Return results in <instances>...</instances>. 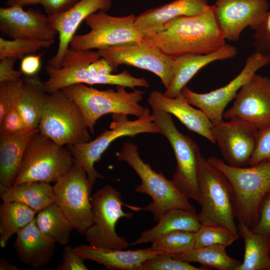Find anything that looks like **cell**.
I'll list each match as a JSON object with an SVG mask.
<instances>
[{
	"mask_svg": "<svg viewBox=\"0 0 270 270\" xmlns=\"http://www.w3.org/2000/svg\"><path fill=\"white\" fill-rule=\"evenodd\" d=\"M38 228L60 244H67L74 226L54 203L38 212L35 218Z\"/></svg>",
	"mask_w": 270,
	"mask_h": 270,
	"instance_id": "obj_32",
	"label": "cell"
},
{
	"mask_svg": "<svg viewBox=\"0 0 270 270\" xmlns=\"http://www.w3.org/2000/svg\"><path fill=\"white\" fill-rule=\"evenodd\" d=\"M92 187L85 171L74 164L53 186L54 202L82 236L93 223Z\"/></svg>",
	"mask_w": 270,
	"mask_h": 270,
	"instance_id": "obj_13",
	"label": "cell"
},
{
	"mask_svg": "<svg viewBox=\"0 0 270 270\" xmlns=\"http://www.w3.org/2000/svg\"><path fill=\"white\" fill-rule=\"evenodd\" d=\"M0 30L12 39L50 40L58 34L48 15L20 6L0 8Z\"/></svg>",
	"mask_w": 270,
	"mask_h": 270,
	"instance_id": "obj_19",
	"label": "cell"
},
{
	"mask_svg": "<svg viewBox=\"0 0 270 270\" xmlns=\"http://www.w3.org/2000/svg\"><path fill=\"white\" fill-rule=\"evenodd\" d=\"M125 86H118L116 90H100L84 84L67 86L62 90L78 106L85 123L92 134L101 116L108 114H121L140 118L149 110L140 104L144 92L134 90L128 92Z\"/></svg>",
	"mask_w": 270,
	"mask_h": 270,
	"instance_id": "obj_3",
	"label": "cell"
},
{
	"mask_svg": "<svg viewBox=\"0 0 270 270\" xmlns=\"http://www.w3.org/2000/svg\"><path fill=\"white\" fill-rule=\"evenodd\" d=\"M223 118L248 123L258 130L270 124V78L254 74L240 89Z\"/></svg>",
	"mask_w": 270,
	"mask_h": 270,
	"instance_id": "obj_16",
	"label": "cell"
},
{
	"mask_svg": "<svg viewBox=\"0 0 270 270\" xmlns=\"http://www.w3.org/2000/svg\"><path fill=\"white\" fill-rule=\"evenodd\" d=\"M112 4V0H80L66 12L48 16L53 27L58 32L59 42L57 52L48 60L47 66L60 68L80 24L93 13L110 10Z\"/></svg>",
	"mask_w": 270,
	"mask_h": 270,
	"instance_id": "obj_20",
	"label": "cell"
},
{
	"mask_svg": "<svg viewBox=\"0 0 270 270\" xmlns=\"http://www.w3.org/2000/svg\"><path fill=\"white\" fill-rule=\"evenodd\" d=\"M208 6V0H174L136 16L134 25L145 36L162 30L175 18L200 14Z\"/></svg>",
	"mask_w": 270,
	"mask_h": 270,
	"instance_id": "obj_23",
	"label": "cell"
},
{
	"mask_svg": "<svg viewBox=\"0 0 270 270\" xmlns=\"http://www.w3.org/2000/svg\"><path fill=\"white\" fill-rule=\"evenodd\" d=\"M268 270H270V261H269V264H268Z\"/></svg>",
	"mask_w": 270,
	"mask_h": 270,
	"instance_id": "obj_50",
	"label": "cell"
},
{
	"mask_svg": "<svg viewBox=\"0 0 270 270\" xmlns=\"http://www.w3.org/2000/svg\"><path fill=\"white\" fill-rule=\"evenodd\" d=\"M198 182L201 210L198 214L202 224H218L238 233L232 186L225 175L201 156Z\"/></svg>",
	"mask_w": 270,
	"mask_h": 270,
	"instance_id": "obj_7",
	"label": "cell"
},
{
	"mask_svg": "<svg viewBox=\"0 0 270 270\" xmlns=\"http://www.w3.org/2000/svg\"><path fill=\"white\" fill-rule=\"evenodd\" d=\"M236 54V47L226 44L218 50L209 54H186L174 58V76L164 94L169 98L178 96L201 68L216 61L232 58Z\"/></svg>",
	"mask_w": 270,
	"mask_h": 270,
	"instance_id": "obj_24",
	"label": "cell"
},
{
	"mask_svg": "<svg viewBox=\"0 0 270 270\" xmlns=\"http://www.w3.org/2000/svg\"><path fill=\"white\" fill-rule=\"evenodd\" d=\"M16 60L5 58L0 62V82L14 81L22 78V73L14 69Z\"/></svg>",
	"mask_w": 270,
	"mask_h": 270,
	"instance_id": "obj_45",
	"label": "cell"
},
{
	"mask_svg": "<svg viewBox=\"0 0 270 270\" xmlns=\"http://www.w3.org/2000/svg\"><path fill=\"white\" fill-rule=\"evenodd\" d=\"M20 268L17 266L11 264L4 258L0 260V270H19Z\"/></svg>",
	"mask_w": 270,
	"mask_h": 270,
	"instance_id": "obj_49",
	"label": "cell"
},
{
	"mask_svg": "<svg viewBox=\"0 0 270 270\" xmlns=\"http://www.w3.org/2000/svg\"><path fill=\"white\" fill-rule=\"evenodd\" d=\"M93 223L84 236L88 244L96 246L124 250L130 244L123 236H118L116 225L122 218H130L132 212L122 210L124 204L122 195L116 188L106 185L98 189L90 198Z\"/></svg>",
	"mask_w": 270,
	"mask_h": 270,
	"instance_id": "obj_11",
	"label": "cell"
},
{
	"mask_svg": "<svg viewBox=\"0 0 270 270\" xmlns=\"http://www.w3.org/2000/svg\"><path fill=\"white\" fill-rule=\"evenodd\" d=\"M54 40H40L30 39L6 40L0 38V60L5 58L22 60L35 54L40 49L50 48Z\"/></svg>",
	"mask_w": 270,
	"mask_h": 270,
	"instance_id": "obj_34",
	"label": "cell"
},
{
	"mask_svg": "<svg viewBox=\"0 0 270 270\" xmlns=\"http://www.w3.org/2000/svg\"><path fill=\"white\" fill-rule=\"evenodd\" d=\"M86 68L90 73L97 76L108 75L114 71L108 62L102 57L87 64Z\"/></svg>",
	"mask_w": 270,
	"mask_h": 270,
	"instance_id": "obj_47",
	"label": "cell"
},
{
	"mask_svg": "<svg viewBox=\"0 0 270 270\" xmlns=\"http://www.w3.org/2000/svg\"><path fill=\"white\" fill-rule=\"evenodd\" d=\"M22 78V91L16 106L26 129L38 128L46 94L44 82L37 75L25 76Z\"/></svg>",
	"mask_w": 270,
	"mask_h": 270,
	"instance_id": "obj_28",
	"label": "cell"
},
{
	"mask_svg": "<svg viewBox=\"0 0 270 270\" xmlns=\"http://www.w3.org/2000/svg\"><path fill=\"white\" fill-rule=\"evenodd\" d=\"M38 212L19 202H3L0 206V246L4 248L10 238L30 223Z\"/></svg>",
	"mask_w": 270,
	"mask_h": 270,
	"instance_id": "obj_31",
	"label": "cell"
},
{
	"mask_svg": "<svg viewBox=\"0 0 270 270\" xmlns=\"http://www.w3.org/2000/svg\"><path fill=\"white\" fill-rule=\"evenodd\" d=\"M213 6L219 26L230 42L238 40L246 28L257 27L269 8L266 0H216Z\"/></svg>",
	"mask_w": 270,
	"mask_h": 270,
	"instance_id": "obj_17",
	"label": "cell"
},
{
	"mask_svg": "<svg viewBox=\"0 0 270 270\" xmlns=\"http://www.w3.org/2000/svg\"><path fill=\"white\" fill-rule=\"evenodd\" d=\"M24 86L22 78L14 81L0 82V120L17 106Z\"/></svg>",
	"mask_w": 270,
	"mask_h": 270,
	"instance_id": "obj_38",
	"label": "cell"
},
{
	"mask_svg": "<svg viewBox=\"0 0 270 270\" xmlns=\"http://www.w3.org/2000/svg\"><path fill=\"white\" fill-rule=\"evenodd\" d=\"M38 129L44 135L64 146L91 140L80 109L62 90L46 93Z\"/></svg>",
	"mask_w": 270,
	"mask_h": 270,
	"instance_id": "obj_9",
	"label": "cell"
},
{
	"mask_svg": "<svg viewBox=\"0 0 270 270\" xmlns=\"http://www.w3.org/2000/svg\"><path fill=\"white\" fill-rule=\"evenodd\" d=\"M226 248L222 244L210 245L194 248L189 252L172 256L182 261L197 262L218 270H236L242 262L230 256Z\"/></svg>",
	"mask_w": 270,
	"mask_h": 270,
	"instance_id": "obj_33",
	"label": "cell"
},
{
	"mask_svg": "<svg viewBox=\"0 0 270 270\" xmlns=\"http://www.w3.org/2000/svg\"><path fill=\"white\" fill-rule=\"evenodd\" d=\"M270 160V124L258 130L254 149L248 165Z\"/></svg>",
	"mask_w": 270,
	"mask_h": 270,
	"instance_id": "obj_39",
	"label": "cell"
},
{
	"mask_svg": "<svg viewBox=\"0 0 270 270\" xmlns=\"http://www.w3.org/2000/svg\"><path fill=\"white\" fill-rule=\"evenodd\" d=\"M73 165L68 148L56 144L38 130L28 144L13 185L32 182L55 183Z\"/></svg>",
	"mask_w": 270,
	"mask_h": 270,
	"instance_id": "obj_8",
	"label": "cell"
},
{
	"mask_svg": "<svg viewBox=\"0 0 270 270\" xmlns=\"http://www.w3.org/2000/svg\"><path fill=\"white\" fill-rule=\"evenodd\" d=\"M16 234L14 248L22 262L33 268H42L50 262L56 242L38 228L35 218Z\"/></svg>",
	"mask_w": 270,
	"mask_h": 270,
	"instance_id": "obj_22",
	"label": "cell"
},
{
	"mask_svg": "<svg viewBox=\"0 0 270 270\" xmlns=\"http://www.w3.org/2000/svg\"><path fill=\"white\" fill-rule=\"evenodd\" d=\"M195 248L194 232L178 230L168 233L152 242V248L172 255L189 252Z\"/></svg>",
	"mask_w": 270,
	"mask_h": 270,
	"instance_id": "obj_35",
	"label": "cell"
},
{
	"mask_svg": "<svg viewBox=\"0 0 270 270\" xmlns=\"http://www.w3.org/2000/svg\"><path fill=\"white\" fill-rule=\"evenodd\" d=\"M62 260L57 265L56 270H88L84 263L86 260L70 246H66L62 251Z\"/></svg>",
	"mask_w": 270,
	"mask_h": 270,
	"instance_id": "obj_42",
	"label": "cell"
},
{
	"mask_svg": "<svg viewBox=\"0 0 270 270\" xmlns=\"http://www.w3.org/2000/svg\"><path fill=\"white\" fill-rule=\"evenodd\" d=\"M144 38L172 58L186 54H209L226 44L213 5L200 14L175 18L162 30Z\"/></svg>",
	"mask_w": 270,
	"mask_h": 270,
	"instance_id": "obj_1",
	"label": "cell"
},
{
	"mask_svg": "<svg viewBox=\"0 0 270 270\" xmlns=\"http://www.w3.org/2000/svg\"><path fill=\"white\" fill-rule=\"evenodd\" d=\"M258 130L240 121L212 123V132L225 162L234 167L248 165L254 149Z\"/></svg>",
	"mask_w": 270,
	"mask_h": 270,
	"instance_id": "obj_18",
	"label": "cell"
},
{
	"mask_svg": "<svg viewBox=\"0 0 270 270\" xmlns=\"http://www.w3.org/2000/svg\"><path fill=\"white\" fill-rule=\"evenodd\" d=\"M26 128L22 116L16 106L6 112L0 120V134H12Z\"/></svg>",
	"mask_w": 270,
	"mask_h": 270,
	"instance_id": "obj_41",
	"label": "cell"
},
{
	"mask_svg": "<svg viewBox=\"0 0 270 270\" xmlns=\"http://www.w3.org/2000/svg\"><path fill=\"white\" fill-rule=\"evenodd\" d=\"M152 114L174 154L176 166L172 180L174 184L189 199L200 204L198 170L201 154L198 145L190 137L177 129L171 114L152 110Z\"/></svg>",
	"mask_w": 270,
	"mask_h": 270,
	"instance_id": "obj_10",
	"label": "cell"
},
{
	"mask_svg": "<svg viewBox=\"0 0 270 270\" xmlns=\"http://www.w3.org/2000/svg\"><path fill=\"white\" fill-rule=\"evenodd\" d=\"M128 116L112 114V121L109 130H104L94 140L67 146L72 156L74 164L85 171L92 186L98 178L104 179L94 169V164L113 141L122 136H134L140 134H161L150 110L134 120H129Z\"/></svg>",
	"mask_w": 270,
	"mask_h": 270,
	"instance_id": "obj_6",
	"label": "cell"
},
{
	"mask_svg": "<svg viewBox=\"0 0 270 270\" xmlns=\"http://www.w3.org/2000/svg\"><path fill=\"white\" fill-rule=\"evenodd\" d=\"M270 62V56L256 50L247 58L241 72L224 86L206 93H198L186 86L181 93L187 102L204 112L212 123L223 120L226 106L242 87L262 68Z\"/></svg>",
	"mask_w": 270,
	"mask_h": 270,
	"instance_id": "obj_15",
	"label": "cell"
},
{
	"mask_svg": "<svg viewBox=\"0 0 270 270\" xmlns=\"http://www.w3.org/2000/svg\"><path fill=\"white\" fill-rule=\"evenodd\" d=\"M202 224L196 212L184 209L174 208L165 212L154 227L142 232L140 238L132 242V246L152 243L168 233L183 230L196 232Z\"/></svg>",
	"mask_w": 270,
	"mask_h": 270,
	"instance_id": "obj_27",
	"label": "cell"
},
{
	"mask_svg": "<svg viewBox=\"0 0 270 270\" xmlns=\"http://www.w3.org/2000/svg\"><path fill=\"white\" fill-rule=\"evenodd\" d=\"M136 16L130 14L115 16L98 11L88 16L84 22L90 31L75 35L70 48L76 50L104 49L122 44L140 42L144 36L136 27Z\"/></svg>",
	"mask_w": 270,
	"mask_h": 270,
	"instance_id": "obj_12",
	"label": "cell"
},
{
	"mask_svg": "<svg viewBox=\"0 0 270 270\" xmlns=\"http://www.w3.org/2000/svg\"><path fill=\"white\" fill-rule=\"evenodd\" d=\"M237 226L244 241V254L243 262L236 270H268L270 259L269 235L255 232L240 221Z\"/></svg>",
	"mask_w": 270,
	"mask_h": 270,
	"instance_id": "obj_29",
	"label": "cell"
},
{
	"mask_svg": "<svg viewBox=\"0 0 270 270\" xmlns=\"http://www.w3.org/2000/svg\"><path fill=\"white\" fill-rule=\"evenodd\" d=\"M100 58L98 51L76 50L70 48L60 68L46 65V70L48 78L44 82L46 92L51 93L76 84L122 86L132 89L136 86H149L144 78L134 77L126 70L118 74L102 76L92 74L86 66Z\"/></svg>",
	"mask_w": 270,
	"mask_h": 270,
	"instance_id": "obj_5",
	"label": "cell"
},
{
	"mask_svg": "<svg viewBox=\"0 0 270 270\" xmlns=\"http://www.w3.org/2000/svg\"><path fill=\"white\" fill-rule=\"evenodd\" d=\"M80 0H42L40 5L44 8L46 14L52 16L64 12Z\"/></svg>",
	"mask_w": 270,
	"mask_h": 270,
	"instance_id": "obj_44",
	"label": "cell"
},
{
	"mask_svg": "<svg viewBox=\"0 0 270 270\" xmlns=\"http://www.w3.org/2000/svg\"><path fill=\"white\" fill-rule=\"evenodd\" d=\"M148 102L152 110L174 115L188 130L205 138L212 144L216 143L210 119L202 110L193 108L182 93L176 97L169 98L160 91L154 90L150 94Z\"/></svg>",
	"mask_w": 270,
	"mask_h": 270,
	"instance_id": "obj_21",
	"label": "cell"
},
{
	"mask_svg": "<svg viewBox=\"0 0 270 270\" xmlns=\"http://www.w3.org/2000/svg\"><path fill=\"white\" fill-rule=\"evenodd\" d=\"M240 234L218 224H202L194 232L195 248L222 244L226 247L239 238Z\"/></svg>",
	"mask_w": 270,
	"mask_h": 270,
	"instance_id": "obj_36",
	"label": "cell"
},
{
	"mask_svg": "<svg viewBox=\"0 0 270 270\" xmlns=\"http://www.w3.org/2000/svg\"><path fill=\"white\" fill-rule=\"evenodd\" d=\"M38 130L36 128L0 134V194L14 184L28 144Z\"/></svg>",
	"mask_w": 270,
	"mask_h": 270,
	"instance_id": "obj_26",
	"label": "cell"
},
{
	"mask_svg": "<svg viewBox=\"0 0 270 270\" xmlns=\"http://www.w3.org/2000/svg\"><path fill=\"white\" fill-rule=\"evenodd\" d=\"M252 39L256 50L270 56V10L254 29Z\"/></svg>",
	"mask_w": 270,
	"mask_h": 270,
	"instance_id": "obj_40",
	"label": "cell"
},
{
	"mask_svg": "<svg viewBox=\"0 0 270 270\" xmlns=\"http://www.w3.org/2000/svg\"><path fill=\"white\" fill-rule=\"evenodd\" d=\"M74 249L85 260L96 262L110 270H141L145 261L161 253L152 247L124 250L81 244Z\"/></svg>",
	"mask_w": 270,
	"mask_h": 270,
	"instance_id": "obj_25",
	"label": "cell"
},
{
	"mask_svg": "<svg viewBox=\"0 0 270 270\" xmlns=\"http://www.w3.org/2000/svg\"><path fill=\"white\" fill-rule=\"evenodd\" d=\"M4 202H19L38 212L54 202L50 183L32 182L12 185L0 194Z\"/></svg>",
	"mask_w": 270,
	"mask_h": 270,
	"instance_id": "obj_30",
	"label": "cell"
},
{
	"mask_svg": "<svg viewBox=\"0 0 270 270\" xmlns=\"http://www.w3.org/2000/svg\"><path fill=\"white\" fill-rule=\"evenodd\" d=\"M208 160L231 184L238 222L254 228L258 222L261 206L270 194V160L248 167H234L215 156Z\"/></svg>",
	"mask_w": 270,
	"mask_h": 270,
	"instance_id": "obj_2",
	"label": "cell"
},
{
	"mask_svg": "<svg viewBox=\"0 0 270 270\" xmlns=\"http://www.w3.org/2000/svg\"><path fill=\"white\" fill-rule=\"evenodd\" d=\"M101 57L110 64L114 71L121 64L133 66L154 74L167 89L174 76V58L146 40L98 50Z\"/></svg>",
	"mask_w": 270,
	"mask_h": 270,
	"instance_id": "obj_14",
	"label": "cell"
},
{
	"mask_svg": "<svg viewBox=\"0 0 270 270\" xmlns=\"http://www.w3.org/2000/svg\"><path fill=\"white\" fill-rule=\"evenodd\" d=\"M42 0H7V6H20L24 7L26 6H31L40 4Z\"/></svg>",
	"mask_w": 270,
	"mask_h": 270,
	"instance_id": "obj_48",
	"label": "cell"
},
{
	"mask_svg": "<svg viewBox=\"0 0 270 270\" xmlns=\"http://www.w3.org/2000/svg\"><path fill=\"white\" fill-rule=\"evenodd\" d=\"M208 267H196L189 262L174 258L168 254L161 252L145 261L141 270H208Z\"/></svg>",
	"mask_w": 270,
	"mask_h": 270,
	"instance_id": "obj_37",
	"label": "cell"
},
{
	"mask_svg": "<svg viewBox=\"0 0 270 270\" xmlns=\"http://www.w3.org/2000/svg\"><path fill=\"white\" fill-rule=\"evenodd\" d=\"M44 52L29 54L24 56L20 62V70L26 76L36 75L41 65V58Z\"/></svg>",
	"mask_w": 270,
	"mask_h": 270,
	"instance_id": "obj_46",
	"label": "cell"
},
{
	"mask_svg": "<svg viewBox=\"0 0 270 270\" xmlns=\"http://www.w3.org/2000/svg\"><path fill=\"white\" fill-rule=\"evenodd\" d=\"M251 228L255 232L270 235V194L261 206L256 224Z\"/></svg>",
	"mask_w": 270,
	"mask_h": 270,
	"instance_id": "obj_43",
	"label": "cell"
},
{
	"mask_svg": "<svg viewBox=\"0 0 270 270\" xmlns=\"http://www.w3.org/2000/svg\"><path fill=\"white\" fill-rule=\"evenodd\" d=\"M116 156L118 160L130 165L140 177L141 184L136 187L135 190L151 197L152 202L142 209L152 212L155 221L158 222L165 212L174 208L196 212L189 198L178 188L172 180L156 172L149 164L144 162L136 144L125 142Z\"/></svg>",
	"mask_w": 270,
	"mask_h": 270,
	"instance_id": "obj_4",
	"label": "cell"
}]
</instances>
